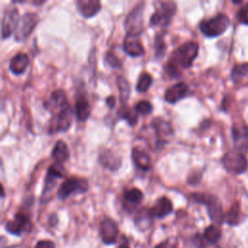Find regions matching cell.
<instances>
[{
  "instance_id": "cell-41",
  "label": "cell",
  "mask_w": 248,
  "mask_h": 248,
  "mask_svg": "<svg viewBox=\"0 0 248 248\" xmlns=\"http://www.w3.org/2000/svg\"><path fill=\"white\" fill-rule=\"evenodd\" d=\"M118 248H129V246H128V244L127 243H121L120 245H119V247Z\"/></svg>"
},
{
  "instance_id": "cell-7",
  "label": "cell",
  "mask_w": 248,
  "mask_h": 248,
  "mask_svg": "<svg viewBox=\"0 0 248 248\" xmlns=\"http://www.w3.org/2000/svg\"><path fill=\"white\" fill-rule=\"evenodd\" d=\"M222 164L229 172L234 174H240L248 168L246 157L236 150H232L226 153L222 158Z\"/></svg>"
},
{
  "instance_id": "cell-32",
  "label": "cell",
  "mask_w": 248,
  "mask_h": 248,
  "mask_svg": "<svg viewBox=\"0 0 248 248\" xmlns=\"http://www.w3.org/2000/svg\"><path fill=\"white\" fill-rule=\"evenodd\" d=\"M204 238L211 244L216 243L221 237V231L215 225H210L205 228L203 232Z\"/></svg>"
},
{
  "instance_id": "cell-36",
  "label": "cell",
  "mask_w": 248,
  "mask_h": 248,
  "mask_svg": "<svg viewBox=\"0 0 248 248\" xmlns=\"http://www.w3.org/2000/svg\"><path fill=\"white\" fill-rule=\"evenodd\" d=\"M105 61L112 68H118L121 66V62L117 56L111 52H107L105 55Z\"/></svg>"
},
{
  "instance_id": "cell-39",
  "label": "cell",
  "mask_w": 248,
  "mask_h": 248,
  "mask_svg": "<svg viewBox=\"0 0 248 248\" xmlns=\"http://www.w3.org/2000/svg\"><path fill=\"white\" fill-rule=\"evenodd\" d=\"M35 248H55V245L51 240H40L37 242Z\"/></svg>"
},
{
  "instance_id": "cell-16",
  "label": "cell",
  "mask_w": 248,
  "mask_h": 248,
  "mask_svg": "<svg viewBox=\"0 0 248 248\" xmlns=\"http://www.w3.org/2000/svg\"><path fill=\"white\" fill-rule=\"evenodd\" d=\"M123 49L128 55L132 57L144 54V48L140 40L139 39V36L126 34L123 41Z\"/></svg>"
},
{
  "instance_id": "cell-8",
  "label": "cell",
  "mask_w": 248,
  "mask_h": 248,
  "mask_svg": "<svg viewBox=\"0 0 248 248\" xmlns=\"http://www.w3.org/2000/svg\"><path fill=\"white\" fill-rule=\"evenodd\" d=\"M39 21V16L35 13H26L19 17L15 29V40L20 42L25 40L34 30Z\"/></svg>"
},
{
  "instance_id": "cell-38",
  "label": "cell",
  "mask_w": 248,
  "mask_h": 248,
  "mask_svg": "<svg viewBox=\"0 0 248 248\" xmlns=\"http://www.w3.org/2000/svg\"><path fill=\"white\" fill-rule=\"evenodd\" d=\"M155 248H177V241L174 238H168L159 243Z\"/></svg>"
},
{
  "instance_id": "cell-33",
  "label": "cell",
  "mask_w": 248,
  "mask_h": 248,
  "mask_svg": "<svg viewBox=\"0 0 248 248\" xmlns=\"http://www.w3.org/2000/svg\"><path fill=\"white\" fill-rule=\"evenodd\" d=\"M246 76H248V63L234 65L232 70V78L234 81H238Z\"/></svg>"
},
{
  "instance_id": "cell-27",
  "label": "cell",
  "mask_w": 248,
  "mask_h": 248,
  "mask_svg": "<svg viewBox=\"0 0 248 248\" xmlns=\"http://www.w3.org/2000/svg\"><path fill=\"white\" fill-rule=\"evenodd\" d=\"M151 214L150 211L146 208H142L140 211H138L136 217H135V224L139 228V230L144 231L149 228L151 225Z\"/></svg>"
},
{
  "instance_id": "cell-2",
  "label": "cell",
  "mask_w": 248,
  "mask_h": 248,
  "mask_svg": "<svg viewBox=\"0 0 248 248\" xmlns=\"http://www.w3.org/2000/svg\"><path fill=\"white\" fill-rule=\"evenodd\" d=\"M191 197L195 202L202 203L206 206L208 215L212 222L217 225H221L223 223L225 216L223 215L222 204L215 196L202 193H194L191 195Z\"/></svg>"
},
{
  "instance_id": "cell-30",
  "label": "cell",
  "mask_w": 248,
  "mask_h": 248,
  "mask_svg": "<svg viewBox=\"0 0 248 248\" xmlns=\"http://www.w3.org/2000/svg\"><path fill=\"white\" fill-rule=\"evenodd\" d=\"M151 83H152L151 75L147 72H142L139 77V79H138V82L136 85V89L140 93H144L149 89Z\"/></svg>"
},
{
  "instance_id": "cell-42",
  "label": "cell",
  "mask_w": 248,
  "mask_h": 248,
  "mask_svg": "<svg viewBox=\"0 0 248 248\" xmlns=\"http://www.w3.org/2000/svg\"><path fill=\"white\" fill-rule=\"evenodd\" d=\"M32 3L35 4V5H42V4L45 3V1H33Z\"/></svg>"
},
{
  "instance_id": "cell-10",
  "label": "cell",
  "mask_w": 248,
  "mask_h": 248,
  "mask_svg": "<svg viewBox=\"0 0 248 248\" xmlns=\"http://www.w3.org/2000/svg\"><path fill=\"white\" fill-rule=\"evenodd\" d=\"M66 174V170L63 167L62 164L60 163H53L51 164L48 169H47V172L46 175V179H45V184H44V189H43V194H42V200L49 194V192L54 188V186L56 185V182L58 179L64 177V175Z\"/></svg>"
},
{
  "instance_id": "cell-26",
  "label": "cell",
  "mask_w": 248,
  "mask_h": 248,
  "mask_svg": "<svg viewBox=\"0 0 248 248\" xmlns=\"http://www.w3.org/2000/svg\"><path fill=\"white\" fill-rule=\"evenodd\" d=\"M118 91H119V100L121 105H126L131 93V86L129 81L123 76H119L116 79Z\"/></svg>"
},
{
  "instance_id": "cell-15",
  "label": "cell",
  "mask_w": 248,
  "mask_h": 248,
  "mask_svg": "<svg viewBox=\"0 0 248 248\" xmlns=\"http://www.w3.org/2000/svg\"><path fill=\"white\" fill-rule=\"evenodd\" d=\"M189 94V87L186 82L179 81L170 87H169L164 95V99L167 103L175 104L176 102L182 100Z\"/></svg>"
},
{
  "instance_id": "cell-11",
  "label": "cell",
  "mask_w": 248,
  "mask_h": 248,
  "mask_svg": "<svg viewBox=\"0 0 248 248\" xmlns=\"http://www.w3.org/2000/svg\"><path fill=\"white\" fill-rule=\"evenodd\" d=\"M31 229V222L25 213L17 212L15 214L14 219L8 221L6 224V231L14 235L19 236L23 232H29Z\"/></svg>"
},
{
  "instance_id": "cell-19",
  "label": "cell",
  "mask_w": 248,
  "mask_h": 248,
  "mask_svg": "<svg viewBox=\"0 0 248 248\" xmlns=\"http://www.w3.org/2000/svg\"><path fill=\"white\" fill-rule=\"evenodd\" d=\"M98 160L105 169H108L111 171L117 170L121 166V158L108 149L101 152L99 154Z\"/></svg>"
},
{
  "instance_id": "cell-12",
  "label": "cell",
  "mask_w": 248,
  "mask_h": 248,
  "mask_svg": "<svg viewBox=\"0 0 248 248\" xmlns=\"http://www.w3.org/2000/svg\"><path fill=\"white\" fill-rule=\"evenodd\" d=\"M118 226L110 218H104L100 224V235L102 241L106 244H113L116 242L118 235Z\"/></svg>"
},
{
  "instance_id": "cell-20",
  "label": "cell",
  "mask_w": 248,
  "mask_h": 248,
  "mask_svg": "<svg viewBox=\"0 0 248 248\" xmlns=\"http://www.w3.org/2000/svg\"><path fill=\"white\" fill-rule=\"evenodd\" d=\"M44 105L50 111H55L66 107L69 105V103L67 101L65 92L62 89H57L51 93L48 101H46Z\"/></svg>"
},
{
  "instance_id": "cell-1",
  "label": "cell",
  "mask_w": 248,
  "mask_h": 248,
  "mask_svg": "<svg viewBox=\"0 0 248 248\" xmlns=\"http://www.w3.org/2000/svg\"><path fill=\"white\" fill-rule=\"evenodd\" d=\"M199 52V44L194 41H188L176 47L166 65L164 66L166 74L171 78H177L181 75L182 69H188L192 66Z\"/></svg>"
},
{
  "instance_id": "cell-25",
  "label": "cell",
  "mask_w": 248,
  "mask_h": 248,
  "mask_svg": "<svg viewBox=\"0 0 248 248\" xmlns=\"http://www.w3.org/2000/svg\"><path fill=\"white\" fill-rule=\"evenodd\" d=\"M123 198L125 201V207L134 208L135 206L140 203V202L143 199V194L138 188H131L124 192Z\"/></svg>"
},
{
  "instance_id": "cell-37",
  "label": "cell",
  "mask_w": 248,
  "mask_h": 248,
  "mask_svg": "<svg viewBox=\"0 0 248 248\" xmlns=\"http://www.w3.org/2000/svg\"><path fill=\"white\" fill-rule=\"evenodd\" d=\"M237 17L240 22L248 24V3L238 11Z\"/></svg>"
},
{
  "instance_id": "cell-24",
  "label": "cell",
  "mask_w": 248,
  "mask_h": 248,
  "mask_svg": "<svg viewBox=\"0 0 248 248\" xmlns=\"http://www.w3.org/2000/svg\"><path fill=\"white\" fill-rule=\"evenodd\" d=\"M51 157L55 160V162L60 164L66 162L69 159L70 152L68 149V145L64 140H58L55 142L51 150Z\"/></svg>"
},
{
  "instance_id": "cell-17",
  "label": "cell",
  "mask_w": 248,
  "mask_h": 248,
  "mask_svg": "<svg viewBox=\"0 0 248 248\" xmlns=\"http://www.w3.org/2000/svg\"><path fill=\"white\" fill-rule=\"evenodd\" d=\"M149 211L152 217L161 219L172 212V203L167 197H161L155 202Z\"/></svg>"
},
{
  "instance_id": "cell-5",
  "label": "cell",
  "mask_w": 248,
  "mask_h": 248,
  "mask_svg": "<svg viewBox=\"0 0 248 248\" xmlns=\"http://www.w3.org/2000/svg\"><path fill=\"white\" fill-rule=\"evenodd\" d=\"M144 2L137 3L124 20V27L128 35L140 36L143 30Z\"/></svg>"
},
{
  "instance_id": "cell-13",
  "label": "cell",
  "mask_w": 248,
  "mask_h": 248,
  "mask_svg": "<svg viewBox=\"0 0 248 248\" xmlns=\"http://www.w3.org/2000/svg\"><path fill=\"white\" fill-rule=\"evenodd\" d=\"M232 140L235 150L245 153L248 150V128L245 125L234 124L232 129Z\"/></svg>"
},
{
  "instance_id": "cell-22",
  "label": "cell",
  "mask_w": 248,
  "mask_h": 248,
  "mask_svg": "<svg viewBox=\"0 0 248 248\" xmlns=\"http://www.w3.org/2000/svg\"><path fill=\"white\" fill-rule=\"evenodd\" d=\"M132 160L137 168L140 170H142L144 171H147L151 168V160L149 155L142 149L134 147L132 149Z\"/></svg>"
},
{
  "instance_id": "cell-23",
  "label": "cell",
  "mask_w": 248,
  "mask_h": 248,
  "mask_svg": "<svg viewBox=\"0 0 248 248\" xmlns=\"http://www.w3.org/2000/svg\"><path fill=\"white\" fill-rule=\"evenodd\" d=\"M29 64V57L26 53H17L12 57L9 63L10 71L15 75H21Z\"/></svg>"
},
{
  "instance_id": "cell-18",
  "label": "cell",
  "mask_w": 248,
  "mask_h": 248,
  "mask_svg": "<svg viewBox=\"0 0 248 248\" xmlns=\"http://www.w3.org/2000/svg\"><path fill=\"white\" fill-rule=\"evenodd\" d=\"M78 11L83 17H92L101 10V3L98 0H78L76 2Z\"/></svg>"
},
{
  "instance_id": "cell-40",
  "label": "cell",
  "mask_w": 248,
  "mask_h": 248,
  "mask_svg": "<svg viewBox=\"0 0 248 248\" xmlns=\"http://www.w3.org/2000/svg\"><path fill=\"white\" fill-rule=\"evenodd\" d=\"M115 98L113 96H108L107 99H106V104L108 106L109 108H114L115 106Z\"/></svg>"
},
{
  "instance_id": "cell-3",
  "label": "cell",
  "mask_w": 248,
  "mask_h": 248,
  "mask_svg": "<svg viewBox=\"0 0 248 248\" xmlns=\"http://www.w3.org/2000/svg\"><path fill=\"white\" fill-rule=\"evenodd\" d=\"M230 25V18L224 15L219 14L211 18L202 20L200 22V30L201 32L208 38L218 37L223 34Z\"/></svg>"
},
{
  "instance_id": "cell-6",
  "label": "cell",
  "mask_w": 248,
  "mask_h": 248,
  "mask_svg": "<svg viewBox=\"0 0 248 248\" xmlns=\"http://www.w3.org/2000/svg\"><path fill=\"white\" fill-rule=\"evenodd\" d=\"M88 190V181L83 177L71 176L66 178L57 191L59 200H65L69 196L77 193L83 194Z\"/></svg>"
},
{
  "instance_id": "cell-21",
  "label": "cell",
  "mask_w": 248,
  "mask_h": 248,
  "mask_svg": "<svg viewBox=\"0 0 248 248\" xmlns=\"http://www.w3.org/2000/svg\"><path fill=\"white\" fill-rule=\"evenodd\" d=\"M75 113L79 122L86 121L90 116L91 107L88 100L83 95H79L75 103Z\"/></svg>"
},
{
  "instance_id": "cell-35",
  "label": "cell",
  "mask_w": 248,
  "mask_h": 248,
  "mask_svg": "<svg viewBox=\"0 0 248 248\" xmlns=\"http://www.w3.org/2000/svg\"><path fill=\"white\" fill-rule=\"evenodd\" d=\"M153 109V107L151 105L150 102L146 101V100H142V101H140L139 103L136 104L135 106V110L138 114H140V115H146V114H149Z\"/></svg>"
},
{
  "instance_id": "cell-14",
  "label": "cell",
  "mask_w": 248,
  "mask_h": 248,
  "mask_svg": "<svg viewBox=\"0 0 248 248\" xmlns=\"http://www.w3.org/2000/svg\"><path fill=\"white\" fill-rule=\"evenodd\" d=\"M18 19L19 17L17 9L12 8L5 11L2 20V39H7L12 35L16 29Z\"/></svg>"
},
{
  "instance_id": "cell-9",
  "label": "cell",
  "mask_w": 248,
  "mask_h": 248,
  "mask_svg": "<svg viewBox=\"0 0 248 248\" xmlns=\"http://www.w3.org/2000/svg\"><path fill=\"white\" fill-rule=\"evenodd\" d=\"M73 110L71 108L70 104L61 109L57 110V113L52 117L49 124V133H57V132H66L72 122Z\"/></svg>"
},
{
  "instance_id": "cell-31",
  "label": "cell",
  "mask_w": 248,
  "mask_h": 248,
  "mask_svg": "<svg viewBox=\"0 0 248 248\" xmlns=\"http://www.w3.org/2000/svg\"><path fill=\"white\" fill-rule=\"evenodd\" d=\"M137 114H138V113L136 112L135 108H134V110H133V109L129 108L126 107V106H124V107L122 106L121 108L118 110V116H119L120 118L125 119V120L129 123L130 126L136 125V123H137V121H138V116H137Z\"/></svg>"
},
{
  "instance_id": "cell-34",
  "label": "cell",
  "mask_w": 248,
  "mask_h": 248,
  "mask_svg": "<svg viewBox=\"0 0 248 248\" xmlns=\"http://www.w3.org/2000/svg\"><path fill=\"white\" fill-rule=\"evenodd\" d=\"M154 47H155V56L157 58H162L164 56L166 48H167L165 41H164V37L162 35H159V34L156 35Z\"/></svg>"
},
{
  "instance_id": "cell-29",
  "label": "cell",
  "mask_w": 248,
  "mask_h": 248,
  "mask_svg": "<svg viewBox=\"0 0 248 248\" xmlns=\"http://www.w3.org/2000/svg\"><path fill=\"white\" fill-rule=\"evenodd\" d=\"M240 215L241 213H240L239 203L235 202L232 205L230 210L227 212V214L224 217V220L230 225H236L240 221Z\"/></svg>"
},
{
  "instance_id": "cell-4",
  "label": "cell",
  "mask_w": 248,
  "mask_h": 248,
  "mask_svg": "<svg viewBox=\"0 0 248 248\" xmlns=\"http://www.w3.org/2000/svg\"><path fill=\"white\" fill-rule=\"evenodd\" d=\"M176 13V4L170 1L159 2V7L150 16L149 22L151 26L167 27L170 24L174 14Z\"/></svg>"
},
{
  "instance_id": "cell-28",
  "label": "cell",
  "mask_w": 248,
  "mask_h": 248,
  "mask_svg": "<svg viewBox=\"0 0 248 248\" xmlns=\"http://www.w3.org/2000/svg\"><path fill=\"white\" fill-rule=\"evenodd\" d=\"M151 126L153 127V129L156 131V133L158 135L165 136V135L172 134V128H171L170 124L161 117L154 118L151 121Z\"/></svg>"
}]
</instances>
